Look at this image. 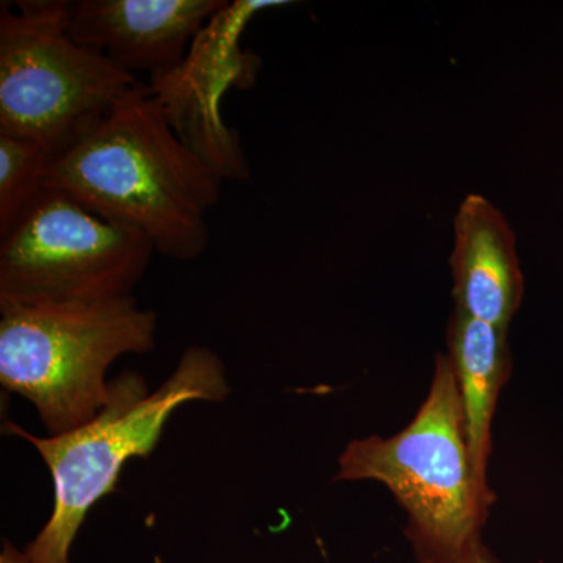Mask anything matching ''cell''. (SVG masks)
<instances>
[{
  "mask_svg": "<svg viewBox=\"0 0 563 563\" xmlns=\"http://www.w3.org/2000/svg\"><path fill=\"white\" fill-rule=\"evenodd\" d=\"M222 184L141 84L52 158L44 187L141 233L165 257L190 262L209 246L207 214Z\"/></svg>",
  "mask_w": 563,
  "mask_h": 563,
  "instance_id": "6da1fadb",
  "label": "cell"
},
{
  "mask_svg": "<svg viewBox=\"0 0 563 563\" xmlns=\"http://www.w3.org/2000/svg\"><path fill=\"white\" fill-rule=\"evenodd\" d=\"M335 481L385 485L407 515L406 539L418 563H477L496 501L474 472L461 393L448 354H439L428 396L391 437L352 440Z\"/></svg>",
  "mask_w": 563,
  "mask_h": 563,
  "instance_id": "7a4b0ae2",
  "label": "cell"
},
{
  "mask_svg": "<svg viewBox=\"0 0 563 563\" xmlns=\"http://www.w3.org/2000/svg\"><path fill=\"white\" fill-rule=\"evenodd\" d=\"M101 412L73 431L36 437L7 421L3 432L24 439L38 451L54 483V507L47 523L25 548L32 563H70V550L87 515L103 496L117 490L122 468L133 457H150L166 422L184 404L228 398L220 355L191 346L157 391L135 372L110 383Z\"/></svg>",
  "mask_w": 563,
  "mask_h": 563,
  "instance_id": "3957f363",
  "label": "cell"
},
{
  "mask_svg": "<svg viewBox=\"0 0 563 563\" xmlns=\"http://www.w3.org/2000/svg\"><path fill=\"white\" fill-rule=\"evenodd\" d=\"M157 314L133 296L90 302L0 303V384L35 406L49 435L92 420L110 399L107 372L154 350Z\"/></svg>",
  "mask_w": 563,
  "mask_h": 563,
  "instance_id": "277c9868",
  "label": "cell"
},
{
  "mask_svg": "<svg viewBox=\"0 0 563 563\" xmlns=\"http://www.w3.org/2000/svg\"><path fill=\"white\" fill-rule=\"evenodd\" d=\"M0 9V133L68 150L141 81L68 31L66 0Z\"/></svg>",
  "mask_w": 563,
  "mask_h": 563,
  "instance_id": "5b68a950",
  "label": "cell"
},
{
  "mask_svg": "<svg viewBox=\"0 0 563 563\" xmlns=\"http://www.w3.org/2000/svg\"><path fill=\"white\" fill-rule=\"evenodd\" d=\"M154 251L141 233L44 190L0 243V303L131 296Z\"/></svg>",
  "mask_w": 563,
  "mask_h": 563,
  "instance_id": "8992f818",
  "label": "cell"
},
{
  "mask_svg": "<svg viewBox=\"0 0 563 563\" xmlns=\"http://www.w3.org/2000/svg\"><path fill=\"white\" fill-rule=\"evenodd\" d=\"M290 3L229 2L196 36L181 65L172 73L152 77L147 84L179 139L224 181H246L251 177L242 140L221 114L225 92L250 88L257 80L261 58L244 51L240 43L258 13Z\"/></svg>",
  "mask_w": 563,
  "mask_h": 563,
  "instance_id": "52a82bcc",
  "label": "cell"
},
{
  "mask_svg": "<svg viewBox=\"0 0 563 563\" xmlns=\"http://www.w3.org/2000/svg\"><path fill=\"white\" fill-rule=\"evenodd\" d=\"M229 0H80L70 2L74 41L101 52L118 68L136 76L172 73L192 41ZM139 77V76H136Z\"/></svg>",
  "mask_w": 563,
  "mask_h": 563,
  "instance_id": "ba28073f",
  "label": "cell"
},
{
  "mask_svg": "<svg viewBox=\"0 0 563 563\" xmlns=\"http://www.w3.org/2000/svg\"><path fill=\"white\" fill-rule=\"evenodd\" d=\"M455 309L509 329L525 295L517 240L501 211L481 195H468L454 218L451 254Z\"/></svg>",
  "mask_w": 563,
  "mask_h": 563,
  "instance_id": "9c48e42d",
  "label": "cell"
},
{
  "mask_svg": "<svg viewBox=\"0 0 563 563\" xmlns=\"http://www.w3.org/2000/svg\"><path fill=\"white\" fill-rule=\"evenodd\" d=\"M509 329L476 320L455 309L446 329L448 357L461 393L474 472L488 484L492 424L499 395L510 377Z\"/></svg>",
  "mask_w": 563,
  "mask_h": 563,
  "instance_id": "30bf717a",
  "label": "cell"
},
{
  "mask_svg": "<svg viewBox=\"0 0 563 563\" xmlns=\"http://www.w3.org/2000/svg\"><path fill=\"white\" fill-rule=\"evenodd\" d=\"M52 155L35 141L0 133V239L46 190Z\"/></svg>",
  "mask_w": 563,
  "mask_h": 563,
  "instance_id": "8fae6325",
  "label": "cell"
},
{
  "mask_svg": "<svg viewBox=\"0 0 563 563\" xmlns=\"http://www.w3.org/2000/svg\"><path fill=\"white\" fill-rule=\"evenodd\" d=\"M0 563H32L25 551L18 550L13 543L5 540L3 542L2 554H0Z\"/></svg>",
  "mask_w": 563,
  "mask_h": 563,
  "instance_id": "7c38bea8",
  "label": "cell"
},
{
  "mask_svg": "<svg viewBox=\"0 0 563 563\" xmlns=\"http://www.w3.org/2000/svg\"><path fill=\"white\" fill-rule=\"evenodd\" d=\"M477 563H499V562L496 561L495 555H493L490 553V551L485 550L484 554L481 555L479 562H477Z\"/></svg>",
  "mask_w": 563,
  "mask_h": 563,
  "instance_id": "4fadbf2b",
  "label": "cell"
}]
</instances>
